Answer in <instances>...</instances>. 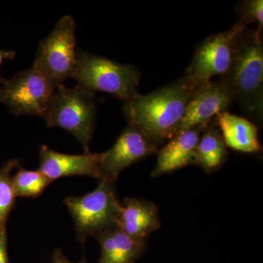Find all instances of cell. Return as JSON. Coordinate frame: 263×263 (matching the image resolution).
Wrapping results in <instances>:
<instances>
[{
  "label": "cell",
  "mask_w": 263,
  "mask_h": 263,
  "mask_svg": "<svg viewBox=\"0 0 263 263\" xmlns=\"http://www.w3.org/2000/svg\"><path fill=\"white\" fill-rule=\"evenodd\" d=\"M196 88L183 76L146 95L124 103L128 122L145 133L157 146L177 133Z\"/></svg>",
  "instance_id": "6da1fadb"
},
{
  "label": "cell",
  "mask_w": 263,
  "mask_h": 263,
  "mask_svg": "<svg viewBox=\"0 0 263 263\" xmlns=\"http://www.w3.org/2000/svg\"><path fill=\"white\" fill-rule=\"evenodd\" d=\"M221 81L234 101L254 117L263 114V43L262 32L247 29L238 38L229 70Z\"/></svg>",
  "instance_id": "7a4b0ae2"
},
{
  "label": "cell",
  "mask_w": 263,
  "mask_h": 263,
  "mask_svg": "<svg viewBox=\"0 0 263 263\" xmlns=\"http://www.w3.org/2000/svg\"><path fill=\"white\" fill-rule=\"evenodd\" d=\"M141 72L135 66L112 61L105 57L78 49L77 64L72 79L91 92L113 95L124 103L139 95Z\"/></svg>",
  "instance_id": "3957f363"
},
{
  "label": "cell",
  "mask_w": 263,
  "mask_h": 263,
  "mask_svg": "<svg viewBox=\"0 0 263 263\" xmlns=\"http://www.w3.org/2000/svg\"><path fill=\"white\" fill-rule=\"evenodd\" d=\"M43 119L48 127L68 131L87 153L96 125L95 93L79 85L74 88L59 86Z\"/></svg>",
  "instance_id": "277c9868"
},
{
  "label": "cell",
  "mask_w": 263,
  "mask_h": 263,
  "mask_svg": "<svg viewBox=\"0 0 263 263\" xmlns=\"http://www.w3.org/2000/svg\"><path fill=\"white\" fill-rule=\"evenodd\" d=\"M97 189L80 197H70L64 203L75 221L77 239L84 243L89 235L117 227L122 203L117 197L115 181L99 180Z\"/></svg>",
  "instance_id": "5b68a950"
},
{
  "label": "cell",
  "mask_w": 263,
  "mask_h": 263,
  "mask_svg": "<svg viewBox=\"0 0 263 263\" xmlns=\"http://www.w3.org/2000/svg\"><path fill=\"white\" fill-rule=\"evenodd\" d=\"M76 30L73 17L64 15L38 46L32 67L56 88L75 73L78 56Z\"/></svg>",
  "instance_id": "8992f818"
},
{
  "label": "cell",
  "mask_w": 263,
  "mask_h": 263,
  "mask_svg": "<svg viewBox=\"0 0 263 263\" xmlns=\"http://www.w3.org/2000/svg\"><path fill=\"white\" fill-rule=\"evenodd\" d=\"M247 27L238 21L226 32L207 37L197 46L183 76L197 88L213 78L226 76L233 62L238 38Z\"/></svg>",
  "instance_id": "52a82bcc"
},
{
  "label": "cell",
  "mask_w": 263,
  "mask_h": 263,
  "mask_svg": "<svg viewBox=\"0 0 263 263\" xmlns=\"http://www.w3.org/2000/svg\"><path fill=\"white\" fill-rule=\"evenodd\" d=\"M57 88L34 67L22 70L0 87V101L15 116L44 117Z\"/></svg>",
  "instance_id": "ba28073f"
},
{
  "label": "cell",
  "mask_w": 263,
  "mask_h": 263,
  "mask_svg": "<svg viewBox=\"0 0 263 263\" xmlns=\"http://www.w3.org/2000/svg\"><path fill=\"white\" fill-rule=\"evenodd\" d=\"M158 151V146L143 132L129 122L114 146L101 154L99 180L116 181L124 169Z\"/></svg>",
  "instance_id": "9c48e42d"
},
{
  "label": "cell",
  "mask_w": 263,
  "mask_h": 263,
  "mask_svg": "<svg viewBox=\"0 0 263 263\" xmlns=\"http://www.w3.org/2000/svg\"><path fill=\"white\" fill-rule=\"evenodd\" d=\"M234 102L222 81H210L196 88L181 119L177 133L198 126L206 125Z\"/></svg>",
  "instance_id": "30bf717a"
},
{
  "label": "cell",
  "mask_w": 263,
  "mask_h": 263,
  "mask_svg": "<svg viewBox=\"0 0 263 263\" xmlns=\"http://www.w3.org/2000/svg\"><path fill=\"white\" fill-rule=\"evenodd\" d=\"M100 157L101 154L91 152L82 155H67L43 145L40 150L39 171L51 182L72 176H91L99 180Z\"/></svg>",
  "instance_id": "8fae6325"
},
{
  "label": "cell",
  "mask_w": 263,
  "mask_h": 263,
  "mask_svg": "<svg viewBox=\"0 0 263 263\" xmlns=\"http://www.w3.org/2000/svg\"><path fill=\"white\" fill-rule=\"evenodd\" d=\"M205 126L191 128L177 133L158 151V159L152 177H157L195 164V149Z\"/></svg>",
  "instance_id": "7c38bea8"
},
{
  "label": "cell",
  "mask_w": 263,
  "mask_h": 263,
  "mask_svg": "<svg viewBox=\"0 0 263 263\" xmlns=\"http://www.w3.org/2000/svg\"><path fill=\"white\" fill-rule=\"evenodd\" d=\"M158 207L153 202L126 197L122 203L117 228L135 239H146L160 228Z\"/></svg>",
  "instance_id": "4fadbf2b"
},
{
  "label": "cell",
  "mask_w": 263,
  "mask_h": 263,
  "mask_svg": "<svg viewBox=\"0 0 263 263\" xmlns=\"http://www.w3.org/2000/svg\"><path fill=\"white\" fill-rule=\"evenodd\" d=\"M94 236L101 247L99 263H135L146 249V239H135L117 227Z\"/></svg>",
  "instance_id": "5bb4252c"
},
{
  "label": "cell",
  "mask_w": 263,
  "mask_h": 263,
  "mask_svg": "<svg viewBox=\"0 0 263 263\" xmlns=\"http://www.w3.org/2000/svg\"><path fill=\"white\" fill-rule=\"evenodd\" d=\"M216 122L226 146L238 152L257 153L261 150L257 126L228 110L216 116Z\"/></svg>",
  "instance_id": "9a60e30c"
},
{
  "label": "cell",
  "mask_w": 263,
  "mask_h": 263,
  "mask_svg": "<svg viewBox=\"0 0 263 263\" xmlns=\"http://www.w3.org/2000/svg\"><path fill=\"white\" fill-rule=\"evenodd\" d=\"M227 155V146L215 119L202 129L195 149V164L206 174H211L220 168L226 162Z\"/></svg>",
  "instance_id": "2e32d148"
},
{
  "label": "cell",
  "mask_w": 263,
  "mask_h": 263,
  "mask_svg": "<svg viewBox=\"0 0 263 263\" xmlns=\"http://www.w3.org/2000/svg\"><path fill=\"white\" fill-rule=\"evenodd\" d=\"M51 183L39 170L28 171L22 167L12 177V184L16 197L36 198L42 195Z\"/></svg>",
  "instance_id": "e0dca14e"
},
{
  "label": "cell",
  "mask_w": 263,
  "mask_h": 263,
  "mask_svg": "<svg viewBox=\"0 0 263 263\" xmlns=\"http://www.w3.org/2000/svg\"><path fill=\"white\" fill-rule=\"evenodd\" d=\"M20 164L18 159H11L0 167V228L6 227L7 221L15 202L12 184V171Z\"/></svg>",
  "instance_id": "ac0fdd59"
},
{
  "label": "cell",
  "mask_w": 263,
  "mask_h": 263,
  "mask_svg": "<svg viewBox=\"0 0 263 263\" xmlns=\"http://www.w3.org/2000/svg\"><path fill=\"white\" fill-rule=\"evenodd\" d=\"M239 15L238 21L246 26L257 23V30L262 32L263 27V1L262 0H247L243 2L236 8Z\"/></svg>",
  "instance_id": "d6986e66"
},
{
  "label": "cell",
  "mask_w": 263,
  "mask_h": 263,
  "mask_svg": "<svg viewBox=\"0 0 263 263\" xmlns=\"http://www.w3.org/2000/svg\"><path fill=\"white\" fill-rule=\"evenodd\" d=\"M0 263H9L6 227L0 228Z\"/></svg>",
  "instance_id": "ffe728a7"
},
{
  "label": "cell",
  "mask_w": 263,
  "mask_h": 263,
  "mask_svg": "<svg viewBox=\"0 0 263 263\" xmlns=\"http://www.w3.org/2000/svg\"><path fill=\"white\" fill-rule=\"evenodd\" d=\"M16 56V51L14 50H9V51H5V50L0 49V67L2 63L4 60H13ZM7 79L3 78L0 72V87L6 82Z\"/></svg>",
  "instance_id": "44dd1931"
},
{
  "label": "cell",
  "mask_w": 263,
  "mask_h": 263,
  "mask_svg": "<svg viewBox=\"0 0 263 263\" xmlns=\"http://www.w3.org/2000/svg\"><path fill=\"white\" fill-rule=\"evenodd\" d=\"M52 263H86V259H81L78 262H72L69 260L67 257L62 253L60 249H56L53 252Z\"/></svg>",
  "instance_id": "7402d4cb"
}]
</instances>
